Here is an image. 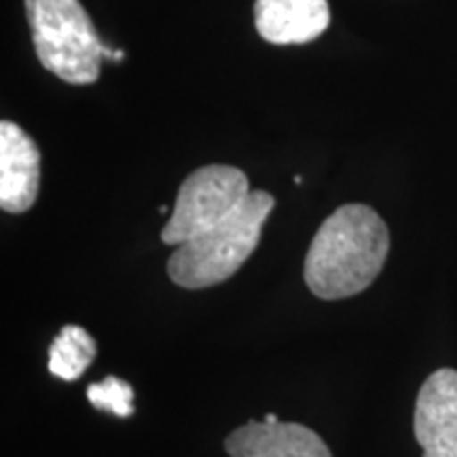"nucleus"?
Wrapping results in <instances>:
<instances>
[{
	"label": "nucleus",
	"mask_w": 457,
	"mask_h": 457,
	"mask_svg": "<svg viewBox=\"0 0 457 457\" xmlns=\"http://www.w3.org/2000/svg\"><path fill=\"white\" fill-rule=\"evenodd\" d=\"M390 231L370 205L345 204L318 228L305 259V284L318 299H350L384 270Z\"/></svg>",
	"instance_id": "f257e3e1"
},
{
	"label": "nucleus",
	"mask_w": 457,
	"mask_h": 457,
	"mask_svg": "<svg viewBox=\"0 0 457 457\" xmlns=\"http://www.w3.org/2000/svg\"><path fill=\"white\" fill-rule=\"evenodd\" d=\"M87 398L94 409L111 411L117 417H129L134 413V390L128 381L119 377H106L102 384H91L87 387Z\"/></svg>",
	"instance_id": "9d476101"
},
{
	"label": "nucleus",
	"mask_w": 457,
	"mask_h": 457,
	"mask_svg": "<svg viewBox=\"0 0 457 457\" xmlns=\"http://www.w3.org/2000/svg\"><path fill=\"white\" fill-rule=\"evenodd\" d=\"M413 430L424 457H457V370L438 369L415 400Z\"/></svg>",
	"instance_id": "39448f33"
},
{
	"label": "nucleus",
	"mask_w": 457,
	"mask_h": 457,
	"mask_svg": "<svg viewBox=\"0 0 457 457\" xmlns=\"http://www.w3.org/2000/svg\"><path fill=\"white\" fill-rule=\"evenodd\" d=\"M254 24L271 45H305L330 26L327 0H256Z\"/></svg>",
	"instance_id": "6e6552de"
},
{
	"label": "nucleus",
	"mask_w": 457,
	"mask_h": 457,
	"mask_svg": "<svg viewBox=\"0 0 457 457\" xmlns=\"http://www.w3.org/2000/svg\"><path fill=\"white\" fill-rule=\"evenodd\" d=\"M273 205L276 199L271 193L250 191L225 220L191 242L176 245V253L168 261L171 282L187 290H202L236 276L259 245Z\"/></svg>",
	"instance_id": "f03ea898"
},
{
	"label": "nucleus",
	"mask_w": 457,
	"mask_h": 457,
	"mask_svg": "<svg viewBox=\"0 0 457 457\" xmlns=\"http://www.w3.org/2000/svg\"><path fill=\"white\" fill-rule=\"evenodd\" d=\"M228 457H333L322 436L295 421H254L225 438Z\"/></svg>",
	"instance_id": "0eeeda50"
},
{
	"label": "nucleus",
	"mask_w": 457,
	"mask_h": 457,
	"mask_svg": "<svg viewBox=\"0 0 457 457\" xmlns=\"http://www.w3.org/2000/svg\"><path fill=\"white\" fill-rule=\"evenodd\" d=\"M265 421H270V424H276L278 417H276V415H267V417H265Z\"/></svg>",
	"instance_id": "9b49d317"
},
{
	"label": "nucleus",
	"mask_w": 457,
	"mask_h": 457,
	"mask_svg": "<svg viewBox=\"0 0 457 457\" xmlns=\"http://www.w3.org/2000/svg\"><path fill=\"white\" fill-rule=\"evenodd\" d=\"M26 15L43 68L71 85L98 81L106 45L79 0H26Z\"/></svg>",
	"instance_id": "7ed1b4c3"
},
{
	"label": "nucleus",
	"mask_w": 457,
	"mask_h": 457,
	"mask_svg": "<svg viewBox=\"0 0 457 457\" xmlns=\"http://www.w3.org/2000/svg\"><path fill=\"white\" fill-rule=\"evenodd\" d=\"M41 187V151L13 121L0 123V208L24 214L32 208Z\"/></svg>",
	"instance_id": "423d86ee"
},
{
	"label": "nucleus",
	"mask_w": 457,
	"mask_h": 457,
	"mask_svg": "<svg viewBox=\"0 0 457 457\" xmlns=\"http://www.w3.org/2000/svg\"><path fill=\"white\" fill-rule=\"evenodd\" d=\"M248 195V176L242 170L233 165H204L180 185L162 242L168 245L191 242L236 212Z\"/></svg>",
	"instance_id": "20e7f679"
},
{
	"label": "nucleus",
	"mask_w": 457,
	"mask_h": 457,
	"mask_svg": "<svg viewBox=\"0 0 457 457\" xmlns=\"http://www.w3.org/2000/svg\"><path fill=\"white\" fill-rule=\"evenodd\" d=\"M96 358V341L87 330L68 324L49 347L51 375L64 381L79 379Z\"/></svg>",
	"instance_id": "1a4fd4ad"
}]
</instances>
